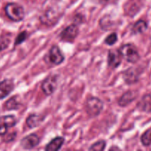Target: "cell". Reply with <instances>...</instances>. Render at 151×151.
<instances>
[{
    "label": "cell",
    "instance_id": "1",
    "mask_svg": "<svg viewBox=\"0 0 151 151\" xmlns=\"http://www.w3.org/2000/svg\"><path fill=\"white\" fill-rule=\"evenodd\" d=\"M4 11L7 17L13 22H20L24 17V10L16 3H8L4 7Z\"/></svg>",
    "mask_w": 151,
    "mask_h": 151
},
{
    "label": "cell",
    "instance_id": "2",
    "mask_svg": "<svg viewBox=\"0 0 151 151\" xmlns=\"http://www.w3.org/2000/svg\"><path fill=\"white\" fill-rule=\"evenodd\" d=\"M123 58L130 63H136L140 58L139 54L137 51V48L132 44H125L122 46L119 50Z\"/></svg>",
    "mask_w": 151,
    "mask_h": 151
},
{
    "label": "cell",
    "instance_id": "3",
    "mask_svg": "<svg viewBox=\"0 0 151 151\" xmlns=\"http://www.w3.org/2000/svg\"><path fill=\"white\" fill-rule=\"evenodd\" d=\"M103 103L97 97H91L86 103V109L88 114L91 116H97L101 113Z\"/></svg>",
    "mask_w": 151,
    "mask_h": 151
},
{
    "label": "cell",
    "instance_id": "4",
    "mask_svg": "<svg viewBox=\"0 0 151 151\" xmlns=\"http://www.w3.org/2000/svg\"><path fill=\"white\" fill-rule=\"evenodd\" d=\"M58 81L56 75H50L42 83L41 88L46 95H50L56 89Z\"/></svg>",
    "mask_w": 151,
    "mask_h": 151
},
{
    "label": "cell",
    "instance_id": "5",
    "mask_svg": "<svg viewBox=\"0 0 151 151\" xmlns=\"http://www.w3.org/2000/svg\"><path fill=\"white\" fill-rule=\"evenodd\" d=\"M17 122L16 117L13 115L1 116L0 117V136L5 135L8 128L15 126Z\"/></svg>",
    "mask_w": 151,
    "mask_h": 151
},
{
    "label": "cell",
    "instance_id": "6",
    "mask_svg": "<svg viewBox=\"0 0 151 151\" xmlns=\"http://www.w3.org/2000/svg\"><path fill=\"white\" fill-rule=\"evenodd\" d=\"M78 33H79V29L77 25L72 24L63 29L60 34V38L62 41L72 42L76 38Z\"/></svg>",
    "mask_w": 151,
    "mask_h": 151
},
{
    "label": "cell",
    "instance_id": "7",
    "mask_svg": "<svg viewBox=\"0 0 151 151\" xmlns=\"http://www.w3.org/2000/svg\"><path fill=\"white\" fill-rule=\"evenodd\" d=\"M39 142V137L36 134H30V135L27 136L24 138L22 139V141H21V145L23 148L27 149V150H30V149H32L38 146Z\"/></svg>",
    "mask_w": 151,
    "mask_h": 151
},
{
    "label": "cell",
    "instance_id": "8",
    "mask_svg": "<svg viewBox=\"0 0 151 151\" xmlns=\"http://www.w3.org/2000/svg\"><path fill=\"white\" fill-rule=\"evenodd\" d=\"M122 56L119 50H110L109 52V57H108V63L110 67L114 68L118 67L122 62Z\"/></svg>",
    "mask_w": 151,
    "mask_h": 151
},
{
    "label": "cell",
    "instance_id": "9",
    "mask_svg": "<svg viewBox=\"0 0 151 151\" xmlns=\"http://www.w3.org/2000/svg\"><path fill=\"white\" fill-rule=\"evenodd\" d=\"M14 89V83L11 80H4L0 82V100L5 98Z\"/></svg>",
    "mask_w": 151,
    "mask_h": 151
},
{
    "label": "cell",
    "instance_id": "10",
    "mask_svg": "<svg viewBox=\"0 0 151 151\" xmlns=\"http://www.w3.org/2000/svg\"><path fill=\"white\" fill-rule=\"evenodd\" d=\"M49 58H50L51 63L55 65L60 64L64 60V56L57 46H54L52 47L50 51Z\"/></svg>",
    "mask_w": 151,
    "mask_h": 151
},
{
    "label": "cell",
    "instance_id": "11",
    "mask_svg": "<svg viewBox=\"0 0 151 151\" xmlns=\"http://www.w3.org/2000/svg\"><path fill=\"white\" fill-rule=\"evenodd\" d=\"M137 96V93L134 91H127L119 100V105L120 106H127L128 104L134 101Z\"/></svg>",
    "mask_w": 151,
    "mask_h": 151
},
{
    "label": "cell",
    "instance_id": "12",
    "mask_svg": "<svg viewBox=\"0 0 151 151\" xmlns=\"http://www.w3.org/2000/svg\"><path fill=\"white\" fill-rule=\"evenodd\" d=\"M138 108L142 111L151 112V95L146 94L143 96L142 100L138 103Z\"/></svg>",
    "mask_w": 151,
    "mask_h": 151
},
{
    "label": "cell",
    "instance_id": "13",
    "mask_svg": "<svg viewBox=\"0 0 151 151\" xmlns=\"http://www.w3.org/2000/svg\"><path fill=\"white\" fill-rule=\"evenodd\" d=\"M63 142H64V139L63 137H56L47 145L45 150L47 151L58 150L62 147Z\"/></svg>",
    "mask_w": 151,
    "mask_h": 151
},
{
    "label": "cell",
    "instance_id": "14",
    "mask_svg": "<svg viewBox=\"0 0 151 151\" xmlns=\"http://www.w3.org/2000/svg\"><path fill=\"white\" fill-rule=\"evenodd\" d=\"M21 103L18 100L17 97L14 96L11 98L9 99L5 103H4V109L6 110L11 111V110H17L20 108Z\"/></svg>",
    "mask_w": 151,
    "mask_h": 151
},
{
    "label": "cell",
    "instance_id": "15",
    "mask_svg": "<svg viewBox=\"0 0 151 151\" xmlns=\"http://www.w3.org/2000/svg\"><path fill=\"white\" fill-rule=\"evenodd\" d=\"M147 28V24L145 21L139 20L134 24V27L132 29V32L134 34L142 33L145 32Z\"/></svg>",
    "mask_w": 151,
    "mask_h": 151
},
{
    "label": "cell",
    "instance_id": "16",
    "mask_svg": "<svg viewBox=\"0 0 151 151\" xmlns=\"http://www.w3.org/2000/svg\"><path fill=\"white\" fill-rule=\"evenodd\" d=\"M42 121L41 119V116L36 114H32L29 116H28V118L27 119V125L30 128H33L35 127L38 126L41 122Z\"/></svg>",
    "mask_w": 151,
    "mask_h": 151
},
{
    "label": "cell",
    "instance_id": "17",
    "mask_svg": "<svg viewBox=\"0 0 151 151\" xmlns=\"http://www.w3.org/2000/svg\"><path fill=\"white\" fill-rule=\"evenodd\" d=\"M141 141L144 146L151 145V128L143 134L141 137Z\"/></svg>",
    "mask_w": 151,
    "mask_h": 151
},
{
    "label": "cell",
    "instance_id": "18",
    "mask_svg": "<svg viewBox=\"0 0 151 151\" xmlns=\"http://www.w3.org/2000/svg\"><path fill=\"white\" fill-rule=\"evenodd\" d=\"M10 42V39L8 37V35H1L0 37V52L3 51L7 48Z\"/></svg>",
    "mask_w": 151,
    "mask_h": 151
},
{
    "label": "cell",
    "instance_id": "19",
    "mask_svg": "<svg viewBox=\"0 0 151 151\" xmlns=\"http://www.w3.org/2000/svg\"><path fill=\"white\" fill-rule=\"evenodd\" d=\"M106 147V142L102 140V141L97 142L96 143H94V145H92L91 147L89 148L90 150H97V151H101L103 150Z\"/></svg>",
    "mask_w": 151,
    "mask_h": 151
},
{
    "label": "cell",
    "instance_id": "20",
    "mask_svg": "<svg viewBox=\"0 0 151 151\" xmlns=\"http://www.w3.org/2000/svg\"><path fill=\"white\" fill-rule=\"evenodd\" d=\"M116 41H117V35L116 33H112L106 38L105 42L108 45H113L116 42Z\"/></svg>",
    "mask_w": 151,
    "mask_h": 151
},
{
    "label": "cell",
    "instance_id": "21",
    "mask_svg": "<svg viewBox=\"0 0 151 151\" xmlns=\"http://www.w3.org/2000/svg\"><path fill=\"white\" fill-rule=\"evenodd\" d=\"M27 37V32H22L21 33L19 34V35L16 38V41H15V45L17 46L19 45L20 44H22L23 41H24L26 40Z\"/></svg>",
    "mask_w": 151,
    "mask_h": 151
},
{
    "label": "cell",
    "instance_id": "22",
    "mask_svg": "<svg viewBox=\"0 0 151 151\" xmlns=\"http://www.w3.org/2000/svg\"><path fill=\"white\" fill-rule=\"evenodd\" d=\"M103 1H108V0H103Z\"/></svg>",
    "mask_w": 151,
    "mask_h": 151
}]
</instances>
